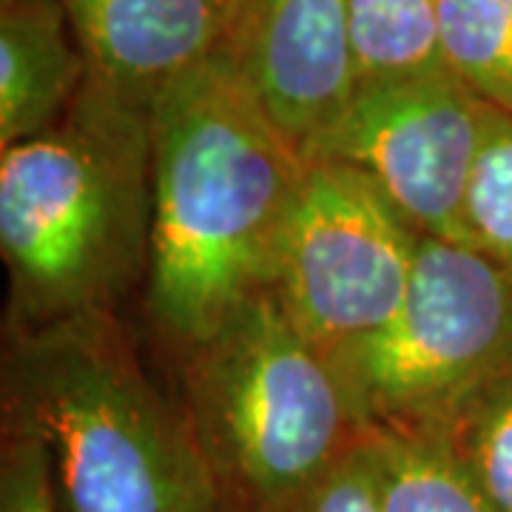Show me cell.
Returning a JSON list of instances; mask_svg holds the SVG:
<instances>
[{
	"label": "cell",
	"instance_id": "5bb4252c",
	"mask_svg": "<svg viewBox=\"0 0 512 512\" xmlns=\"http://www.w3.org/2000/svg\"><path fill=\"white\" fill-rule=\"evenodd\" d=\"M498 512H512V373L478 384L433 424Z\"/></svg>",
	"mask_w": 512,
	"mask_h": 512
},
{
	"label": "cell",
	"instance_id": "5b68a950",
	"mask_svg": "<svg viewBox=\"0 0 512 512\" xmlns=\"http://www.w3.org/2000/svg\"><path fill=\"white\" fill-rule=\"evenodd\" d=\"M330 365L367 433L433 427L478 384L512 373V274L421 234L399 311Z\"/></svg>",
	"mask_w": 512,
	"mask_h": 512
},
{
	"label": "cell",
	"instance_id": "2e32d148",
	"mask_svg": "<svg viewBox=\"0 0 512 512\" xmlns=\"http://www.w3.org/2000/svg\"><path fill=\"white\" fill-rule=\"evenodd\" d=\"M282 512H382L370 436L350 447L325 476Z\"/></svg>",
	"mask_w": 512,
	"mask_h": 512
},
{
	"label": "cell",
	"instance_id": "7a4b0ae2",
	"mask_svg": "<svg viewBox=\"0 0 512 512\" xmlns=\"http://www.w3.org/2000/svg\"><path fill=\"white\" fill-rule=\"evenodd\" d=\"M6 430L35 439L63 512H220L185 410L148 382L106 311L35 325L3 367Z\"/></svg>",
	"mask_w": 512,
	"mask_h": 512
},
{
	"label": "cell",
	"instance_id": "4fadbf2b",
	"mask_svg": "<svg viewBox=\"0 0 512 512\" xmlns=\"http://www.w3.org/2000/svg\"><path fill=\"white\" fill-rule=\"evenodd\" d=\"M444 69L512 117V0H439Z\"/></svg>",
	"mask_w": 512,
	"mask_h": 512
},
{
	"label": "cell",
	"instance_id": "3957f363",
	"mask_svg": "<svg viewBox=\"0 0 512 512\" xmlns=\"http://www.w3.org/2000/svg\"><path fill=\"white\" fill-rule=\"evenodd\" d=\"M69 111L0 154V248L35 325L106 311L148 262L151 111L89 83Z\"/></svg>",
	"mask_w": 512,
	"mask_h": 512
},
{
	"label": "cell",
	"instance_id": "ac0fdd59",
	"mask_svg": "<svg viewBox=\"0 0 512 512\" xmlns=\"http://www.w3.org/2000/svg\"><path fill=\"white\" fill-rule=\"evenodd\" d=\"M3 3H15V0H3Z\"/></svg>",
	"mask_w": 512,
	"mask_h": 512
},
{
	"label": "cell",
	"instance_id": "9a60e30c",
	"mask_svg": "<svg viewBox=\"0 0 512 512\" xmlns=\"http://www.w3.org/2000/svg\"><path fill=\"white\" fill-rule=\"evenodd\" d=\"M467 245L512 274V117L487 109L464 200Z\"/></svg>",
	"mask_w": 512,
	"mask_h": 512
},
{
	"label": "cell",
	"instance_id": "9c48e42d",
	"mask_svg": "<svg viewBox=\"0 0 512 512\" xmlns=\"http://www.w3.org/2000/svg\"><path fill=\"white\" fill-rule=\"evenodd\" d=\"M92 89L148 109L225 49V0H63Z\"/></svg>",
	"mask_w": 512,
	"mask_h": 512
},
{
	"label": "cell",
	"instance_id": "30bf717a",
	"mask_svg": "<svg viewBox=\"0 0 512 512\" xmlns=\"http://www.w3.org/2000/svg\"><path fill=\"white\" fill-rule=\"evenodd\" d=\"M89 77L63 0L3 3L0 18V146L60 123Z\"/></svg>",
	"mask_w": 512,
	"mask_h": 512
},
{
	"label": "cell",
	"instance_id": "7c38bea8",
	"mask_svg": "<svg viewBox=\"0 0 512 512\" xmlns=\"http://www.w3.org/2000/svg\"><path fill=\"white\" fill-rule=\"evenodd\" d=\"M356 86L441 72L439 0H345Z\"/></svg>",
	"mask_w": 512,
	"mask_h": 512
},
{
	"label": "cell",
	"instance_id": "e0dca14e",
	"mask_svg": "<svg viewBox=\"0 0 512 512\" xmlns=\"http://www.w3.org/2000/svg\"><path fill=\"white\" fill-rule=\"evenodd\" d=\"M0 512H63L57 504L49 461L40 444L6 430L0 461Z\"/></svg>",
	"mask_w": 512,
	"mask_h": 512
},
{
	"label": "cell",
	"instance_id": "277c9868",
	"mask_svg": "<svg viewBox=\"0 0 512 512\" xmlns=\"http://www.w3.org/2000/svg\"><path fill=\"white\" fill-rule=\"evenodd\" d=\"M185 396L220 512H282L367 436L330 359L271 291L191 348Z\"/></svg>",
	"mask_w": 512,
	"mask_h": 512
},
{
	"label": "cell",
	"instance_id": "52a82bcc",
	"mask_svg": "<svg viewBox=\"0 0 512 512\" xmlns=\"http://www.w3.org/2000/svg\"><path fill=\"white\" fill-rule=\"evenodd\" d=\"M487 109L447 69L367 83L299 154L362 174L424 237L467 245L464 200Z\"/></svg>",
	"mask_w": 512,
	"mask_h": 512
},
{
	"label": "cell",
	"instance_id": "8992f818",
	"mask_svg": "<svg viewBox=\"0 0 512 512\" xmlns=\"http://www.w3.org/2000/svg\"><path fill=\"white\" fill-rule=\"evenodd\" d=\"M421 234L362 174L308 163L276 239L271 288L328 359L399 311Z\"/></svg>",
	"mask_w": 512,
	"mask_h": 512
},
{
	"label": "cell",
	"instance_id": "ba28073f",
	"mask_svg": "<svg viewBox=\"0 0 512 512\" xmlns=\"http://www.w3.org/2000/svg\"><path fill=\"white\" fill-rule=\"evenodd\" d=\"M225 55L302 146L356 92L345 0H225Z\"/></svg>",
	"mask_w": 512,
	"mask_h": 512
},
{
	"label": "cell",
	"instance_id": "6da1fadb",
	"mask_svg": "<svg viewBox=\"0 0 512 512\" xmlns=\"http://www.w3.org/2000/svg\"><path fill=\"white\" fill-rule=\"evenodd\" d=\"M305 165L225 52L154 100L148 308L168 336L194 348L271 288Z\"/></svg>",
	"mask_w": 512,
	"mask_h": 512
},
{
	"label": "cell",
	"instance_id": "8fae6325",
	"mask_svg": "<svg viewBox=\"0 0 512 512\" xmlns=\"http://www.w3.org/2000/svg\"><path fill=\"white\" fill-rule=\"evenodd\" d=\"M382 512H498L439 427L370 430Z\"/></svg>",
	"mask_w": 512,
	"mask_h": 512
}]
</instances>
